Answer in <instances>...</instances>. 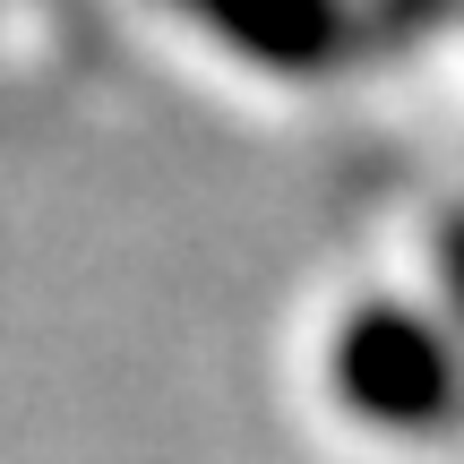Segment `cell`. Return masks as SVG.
Returning a JSON list of instances; mask_svg holds the SVG:
<instances>
[{"mask_svg":"<svg viewBox=\"0 0 464 464\" xmlns=\"http://www.w3.org/2000/svg\"><path fill=\"white\" fill-rule=\"evenodd\" d=\"M335 387H344L362 413H379V421H413L421 404H439V353L421 362V344L396 318H362V327L335 344Z\"/></svg>","mask_w":464,"mask_h":464,"instance_id":"6da1fadb","label":"cell"}]
</instances>
